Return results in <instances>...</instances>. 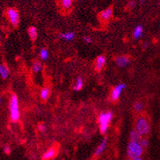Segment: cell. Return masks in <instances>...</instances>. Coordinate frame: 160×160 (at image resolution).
Listing matches in <instances>:
<instances>
[{
    "mask_svg": "<svg viewBox=\"0 0 160 160\" xmlns=\"http://www.w3.org/2000/svg\"><path fill=\"white\" fill-rule=\"evenodd\" d=\"M10 118L12 122L18 121L20 118V108L17 95L11 94L9 100Z\"/></svg>",
    "mask_w": 160,
    "mask_h": 160,
    "instance_id": "1",
    "label": "cell"
},
{
    "mask_svg": "<svg viewBox=\"0 0 160 160\" xmlns=\"http://www.w3.org/2000/svg\"><path fill=\"white\" fill-rule=\"evenodd\" d=\"M113 117L112 112H103L99 115L98 123L99 128L101 134H105L108 132L109 125Z\"/></svg>",
    "mask_w": 160,
    "mask_h": 160,
    "instance_id": "2",
    "label": "cell"
},
{
    "mask_svg": "<svg viewBox=\"0 0 160 160\" xmlns=\"http://www.w3.org/2000/svg\"><path fill=\"white\" fill-rule=\"evenodd\" d=\"M143 147L137 141H131L128 145L127 154L130 158H139L143 154Z\"/></svg>",
    "mask_w": 160,
    "mask_h": 160,
    "instance_id": "3",
    "label": "cell"
},
{
    "mask_svg": "<svg viewBox=\"0 0 160 160\" xmlns=\"http://www.w3.org/2000/svg\"><path fill=\"white\" fill-rule=\"evenodd\" d=\"M136 130L141 136H144L149 133L151 131V124L146 117L140 116L138 118L136 123Z\"/></svg>",
    "mask_w": 160,
    "mask_h": 160,
    "instance_id": "4",
    "label": "cell"
},
{
    "mask_svg": "<svg viewBox=\"0 0 160 160\" xmlns=\"http://www.w3.org/2000/svg\"><path fill=\"white\" fill-rule=\"evenodd\" d=\"M6 15L12 26L18 27L20 22V17L17 10L14 8H8L6 11Z\"/></svg>",
    "mask_w": 160,
    "mask_h": 160,
    "instance_id": "5",
    "label": "cell"
},
{
    "mask_svg": "<svg viewBox=\"0 0 160 160\" xmlns=\"http://www.w3.org/2000/svg\"><path fill=\"white\" fill-rule=\"evenodd\" d=\"M126 88V85L125 84H119V85H116V86L113 88V89L112 90L111 95H110V100L112 101V102H116L119 100V98L120 97L122 94V92L123 91V89Z\"/></svg>",
    "mask_w": 160,
    "mask_h": 160,
    "instance_id": "6",
    "label": "cell"
},
{
    "mask_svg": "<svg viewBox=\"0 0 160 160\" xmlns=\"http://www.w3.org/2000/svg\"><path fill=\"white\" fill-rule=\"evenodd\" d=\"M113 16V9L112 7H109L104 11H101L99 14V19L102 22H108L109 20L112 18Z\"/></svg>",
    "mask_w": 160,
    "mask_h": 160,
    "instance_id": "7",
    "label": "cell"
},
{
    "mask_svg": "<svg viewBox=\"0 0 160 160\" xmlns=\"http://www.w3.org/2000/svg\"><path fill=\"white\" fill-rule=\"evenodd\" d=\"M106 64V58L104 55H100L96 58L95 62H94V68L96 71L100 72L104 69V65Z\"/></svg>",
    "mask_w": 160,
    "mask_h": 160,
    "instance_id": "8",
    "label": "cell"
},
{
    "mask_svg": "<svg viewBox=\"0 0 160 160\" xmlns=\"http://www.w3.org/2000/svg\"><path fill=\"white\" fill-rule=\"evenodd\" d=\"M116 62L120 67H125L129 64L130 59L127 56H119L116 58Z\"/></svg>",
    "mask_w": 160,
    "mask_h": 160,
    "instance_id": "9",
    "label": "cell"
},
{
    "mask_svg": "<svg viewBox=\"0 0 160 160\" xmlns=\"http://www.w3.org/2000/svg\"><path fill=\"white\" fill-rule=\"evenodd\" d=\"M108 144V139L107 138H104L102 140V142H100L99 146L97 147V149L95 151V155L96 156H98V155H101L104 151V150L106 149V147H107Z\"/></svg>",
    "mask_w": 160,
    "mask_h": 160,
    "instance_id": "10",
    "label": "cell"
},
{
    "mask_svg": "<svg viewBox=\"0 0 160 160\" xmlns=\"http://www.w3.org/2000/svg\"><path fill=\"white\" fill-rule=\"evenodd\" d=\"M57 151L54 148H49V150L46 151L44 153V155H42V159L43 160H49L51 158H54L55 155H56Z\"/></svg>",
    "mask_w": 160,
    "mask_h": 160,
    "instance_id": "11",
    "label": "cell"
},
{
    "mask_svg": "<svg viewBox=\"0 0 160 160\" xmlns=\"http://www.w3.org/2000/svg\"><path fill=\"white\" fill-rule=\"evenodd\" d=\"M10 76V71L7 68V66L4 64H0V77L2 79L6 80L9 78Z\"/></svg>",
    "mask_w": 160,
    "mask_h": 160,
    "instance_id": "12",
    "label": "cell"
},
{
    "mask_svg": "<svg viewBox=\"0 0 160 160\" xmlns=\"http://www.w3.org/2000/svg\"><path fill=\"white\" fill-rule=\"evenodd\" d=\"M50 88L49 87H44L40 92V98L43 101H46L50 96Z\"/></svg>",
    "mask_w": 160,
    "mask_h": 160,
    "instance_id": "13",
    "label": "cell"
},
{
    "mask_svg": "<svg viewBox=\"0 0 160 160\" xmlns=\"http://www.w3.org/2000/svg\"><path fill=\"white\" fill-rule=\"evenodd\" d=\"M28 34L29 37H30V40L32 42L35 41L38 38V30L36 29V27H30L28 29Z\"/></svg>",
    "mask_w": 160,
    "mask_h": 160,
    "instance_id": "14",
    "label": "cell"
},
{
    "mask_svg": "<svg viewBox=\"0 0 160 160\" xmlns=\"http://www.w3.org/2000/svg\"><path fill=\"white\" fill-rule=\"evenodd\" d=\"M143 33V29L142 26H137L133 31V38L135 39L140 38Z\"/></svg>",
    "mask_w": 160,
    "mask_h": 160,
    "instance_id": "15",
    "label": "cell"
},
{
    "mask_svg": "<svg viewBox=\"0 0 160 160\" xmlns=\"http://www.w3.org/2000/svg\"><path fill=\"white\" fill-rule=\"evenodd\" d=\"M61 38L64 39L65 41H72L75 38V33L73 32H66V33H62L60 34Z\"/></svg>",
    "mask_w": 160,
    "mask_h": 160,
    "instance_id": "16",
    "label": "cell"
},
{
    "mask_svg": "<svg viewBox=\"0 0 160 160\" xmlns=\"http://www.w3.org/2000/svg\"><path fill=\"white\" fill-rule=\"evenodd\" d=\"M83 86H84V81L81 78H78V79L76 80L75 84L73 85V89L75 91H80L82 89Z\"/></svg>",
    "mask_w": 160,
    "mask_h": 160,
    "instance_id": "17",
    "label": "cell"
},
{
    "mask_svg": "<svg viewBox=\"0 0 160 160\" xmlns=\"http://www.w3.org/2000/svg\"><path fill=\"white\" fill-rule=\"evenodd\" d=\"M32 69H33V72H35V73L41 72V70L42 69V65L40 61H35L33 62V65H32Z\"/></svg>",
    "mask_w": 160,
    "mask_h": 160,
    "instance_id": "18",
    "label": "cell"
},
{
    "mask_svg": "<svg viewBox=\"0 0 160 160\" xmlns=\"http://www.w3.org/2000/svg\"><path fill=\"white\" fill-rule=\"evenodd\" d=\"M141 137H142V136H141L140 135H139V134L136 132V129L133 131H132V132H131V134H130V140L131 141H137V142H139V140L141 139Z\"/></svg>",
    "mask_w": 160,
    "mask_h": 160,
    "instance_id": "19",
    "label": "cell"
},
{
    "mask_svg": "<svg viewBox=\"0 0 160 160\" xmlns=\"http://www.w3.org/2000/svg\"><path fill=\"white\" fill-rule=\"evenodd\" d=\"M40 58L42 60L46 61L49 58V52L46 49H42L40 50Z\"/></svg>",
    "mask_w": 160,
    "mask_h": 160,
    "instance_id": "20",
    "label": "cell"
},
{
    "mask_svg": "<svg viewBox=\"0 0 160 160\" xmlns=\"http://www.w3.org/2000/svg\"><path fill=\"white\" fill-rule=\"evenodd\" d=\"M144 108V104L142 101H136L134 104V109H135V111L136 112H141L142 111V109Z\"/></svg>",
    "mask_w": 160,
    "mask_h": 160,
    "instance_id": "21",
    "label": "cell"
},
{
    "mask_svg": "<svg viewBox=\"0 0 160 160\" xmlns=\"http://www.w3.org/2000/svg\"><path fill=\"white\" fill-rule=\"evenodd\" d=\"M72 4V0H62V7L66 10L70 9Z\"/></svg>",
    "mask_w": 160,
    "mask_h": 160,
    "instance_id": "22",
    "label": "cell"
},
{
    "mask_svg": "<svg viewBox=\"0 0 160 160\" xmlns=\"http://www.w3.org/2000/svg\"><path fill=\"white\" fill-rule=\"evenodd\" d=\"M139 142H140V144L143 147V148H147L148 146V140L147 139H143V138H141V139L139 140Z\"/></svg>",
    "mask_w": 160,
    "mask_h": 160,
    "instance_id": "23",
    "label": "cell"
},
{
    "mask_svg": "<svg viewBox=\"0 0 160 160\" xmlns=\"http://www.w3.org/2000/svg\"><path fill=\"white\" fill-rule=\"evenodd\" d=\"M84 42L88 43V44H90V43L92 42V39L90 37H88V36H85V37H84Z\"/></svg>",
    "mask_w": 160,
    "mask_h": 160,
    "instance_id": "24",
    "label": "cell"
},
{
    "mask_svg": "<svg viewBox=\"0 0 160 160\" xmlns=\"http://www.w3.org/2000/svg\"><path fill=\"white\" fill-rule=\"evenodd\" d=\"M38 129H39V131H41V132H44L46 130V125H45L44 123H41V124H39V126H38Z\"/></svg>",
    "mask_w": 160,
    "mask_h": 160,
    "instance_id": "25",
    "label": "cell"
},
{
    "mask_svg": "<svg viewBox=\"0 0 160 160\" xmlns=\"http://www.w3.org/2000/svg\"><path fill=\"white\" fill-rule=\"evenodd\" d=\"M4 152L7 154H10L11 152V147L8 146V145H7V146L4 147Z\"/></svg>",
    "mask_w": 160,
    "mask_h": 160,
    "instance_id": "26",
    "label": "cell"
},
{
    "mask_svg": "<svg viewBox=\"0 0 160 160\" xmlns=\"http://www.w3.org/2000/svg\"><path fill=\"white\" fill-rule=\"evenodd\" d=\"M134 6H135V2H134V1H131L130 3H129V7H133Z\"/></svg>",
    "mask_w": 160,
    "mask_h": 160,
    "instance_id": "27",
    "label": "cell"
},
{
    "mask_svg": "<svg viewBox=\"0 0 160 160\" xmlns=\"http://www.w3.org/2000/svg\"><path fill=\"white\" fill-rule=\"evenodd\" d=\"M130 160H142V158H140V157H139V158H131Z\"/></svg>",
    "mask_w": 160,
    "mask_h": 160,
    "instance_id": "28",
    "label": "cell"
},
{
    "mask_svg": "<svg viewBox=\"0 0 160 160\" xmlns=\"http://www.w3.org/2000/svg\"><path fill=\"white\" fill-rule=\"evenodd\" d=\"M143 46H144L145 48H148V43H145V44L143 45Z\"/></svg>",
    "mask_w": 160,
    "mask_h": 160,
    "instance_id": "29",
    "label": "cell"
},
{
    "mask_svg": "<svg viewBox=\"0 0 160 160\" xmlns=\"http://www.w3.org/2000/svg\"><path fill=\"white\" fill-rule=\"evenodd\" d=\"M145 1H146V0H141V2H142V3H143V2H145Z\"/></svg>",
    "mask_w": 160,
    "mask_h": 160,
    "instance_id": "30",
    "label": "cell"
},
{
    "mask_svg": "<svg viewBox=\"0 0 160 160\" xmlns=\"http://www.w3.org/2000/svg\"><path fill=\"white\" fill-rule=\"evenodd\" d=\"M159 28H160V17H159Z\"/></svg>",
    "mask_w": 160,
    "mask_h": 160,
    "instance_id": "31",
    "label": "cell"
}]
</instances>
